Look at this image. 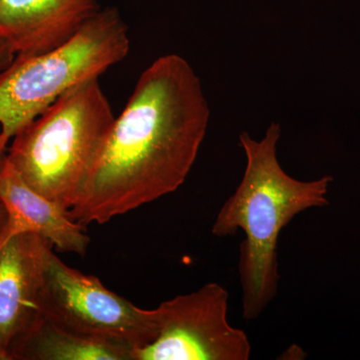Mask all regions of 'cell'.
<instances>
[{
    "instance_id": "cell-1",
    "label": "cell",
    "mask_w": 360,
    "mask_h": 360,
    "mask_svg": "<svg viewBox=\"0 0 360 360\" xmlns=\"http://www.w3.org/2000/svg\"><path fill=\"white\" fill-rule=\"evenodd\" d=\"M210 106L200 77L177 54L141 73L115 118L68 217L104 224L176 191L205 139Z\"/></svg>"
},
{
    "instance_id": "cell-2",
    "label": "cell",
    "mask_w": 360,
    "mask_h": 360,
    "mask_svg": "<svg viewBox=\"0 0 360 360\" xmlns=\"http://www.w3.org/2000/svg\"><path fill=\"white\" fill-rule=\"evenodd\" d=\"M281 125L270 123L264 139L239 135L246 158L245 174L236 191L220 208L213 236H233L241 229L238 274L243 290V316L253 321L269 307L278 290L277 245L281 231L296 215L309 208L329 205L333 179L324 175L303 181L284 172L277 160Z\"/></svg>"
},
{
    "instance_id": "cell-3",
    "label": "cell",
    "mask_w": 360,
    "mask_h": 360,
    "mask_svg": "<svg viewBox=\"0 0 360 360\" xmlns=\"http://www.w3.org/2000/svg\"><path fill=\"white\" fill-rule=\"evenodd\" d=\"M99 78L59 97L11 139L7 160L26 184L70 210L115 122Z\"/></svg>"
},
{
    "instance_id": "cell-4",
    "label": "cell",
    "mask_w": 360,
    "mask_h": 360,
    "mask_svg": "<svg viewBox=\"0 0 360 360\" xmlns=\"http://www.w3.org/2000/svg\"><path fill=\"white\" fill-rule=\"evenodd\" d=\"M129 27L116 7L101 8L70 40L37 56H15L0 73V127L8 146L37 116L77 85L127 58Z\"/></svg>"
},
{
    "instance_id": "cell-5",
    "label": "cell",
    "mask_w": 360,
    "mask_h": 360,
    "mask_svg": "<svg viewBox=\"0 0 360 360\" xmlns=\"http://www.w3.org/2000/svg\"><path fill=\"white\" fill-rule=\"evenodd\" d=\"M39 314L78 335L113 341L132 350L146 347L158 331V309H143L113 292L96 276L66 265L45 248Z\"/></svg>"
},
{
    "instance_id": "cell-6",
    "label": "cell",
    "mask_w": 360,
    "mask_h": 360,
    "mask_svg": "<svg viewBox=\"0 0 360 360\" xmlns=\"http://www.w3.org/2000/svg\"><path fill=\"white\" fill-rule=\"evenodd\" d=\"M229 291L217 283L175 296L158 309L155 340L134 360H248L251 345L227 319Z\"/></svg>"
},
{
    "instance_id": "cell-7",
    "label": "cell",
    "mask_w": 360,
    "mask_h": 360,
    "mask_svg": "<svg viewBox=\"0 0 360 360\" xmlns=\"http://www.w3.org/2000/svg\"><path fill=\"white\" fill-rule=\"evenodd\" d=\"M49 241L33 233L0 231V354L13 352L39 317L42 262Z\"/></svg>"
},
{
    "instance_id": "cell-8",
    "label": "cell",
    "mask_w": 360,
    "mask_h": 360,
    "mask_svg": "<svg viewBox=\"0 0 360 360\" xmlns=\"http://www.w3.org/2000/svg\"><path fill=\"white\" fill-rule=\"evenodd\" d=\"M101 8L98 0H0V39L15 56H37L72 39Z\"/></svg>"
},
{
    "instance_id": "cell-9",
    "label": "cell",
    "mask_w": 360,
    "mask_h": 360,
    "mask_svg": "<svg viewBox=\"0 0 360 360\" xmlns=\"http://www.w3.org/2000/svg\"><path fill=\"white\" fill-rule=\"evenodd\" d=\"M0 203L6 212L4 231L7 234H37L65 252H86L90 238L84 225L28 186L7 160L0 170Z\"/></svg>"
},
{
    "instance_id": "cell-10",
    "label": "cell",
    "mask_w": 360,
    "mask_h": 360,
    "mask_svg": "<svg viewBox=\"0 0 360 360\" xmlns=\"http://www.w3.org/2000/svg\"><path fill=\"white\" fill-rule=\"evenodd\" d=\"M132 354L127 345L71 333L39 315L13 360H134Z\"/></svg>"
},
{
    "instance_id": "cell-11",
    "label": "cell",
    "mask_w": 360,
    "mask_h": 360,
    "mask_svg": "<svg viewBox=\"0 0 360 360\" xmlns=\"http://www.w3.org/2000/svg\"><path fill=\"white\" fill-rule=\"evenodd\" d=\"M14 58L15 53L11 47L7 44L6 40L0 39V73L11 65Z\"/></svg>"
},
{
    "instance_id": "cell-12",
    "label": "cell",
    "mask_w": 360,
    "mask_h": 360,
    "mask_svg": "<svg viewBox=\"0 0 360 360\" xmlns=\"http://www.w3.org/2000/svg\"><path fill=\"white\" fill-rule=\"evenodd\" d=\"M7 148L8 146L4 141L2 139L1 127H0V170L2 169L4 165H6L7 160Z\"/></svg>"
},
{
    "instance_id": "cell-13",
    "label": "cell",
    "mask_w": 360,
    "mask_h": 360,
    "mask_svg": "<svg viewBox=\"0 0 360 360\" xmlns=\"http://www.w3.org/2000/svg\"><path fill=\"white\" fill-rule=\"evenodd\" d=\"M6 222V212L4 206L0 203V231L4 229V224Z\"/></svg>"
},
{
    "instance_id": "cell-14",
    "label": "cell",
    "mask_w": 360,
    "mask_h": 360,
    "mask_svg": "<svg viewBox=\"0 0 360 360\" xmlns=\"http://www.w3.org/2000/svg\"><path fill=\"white\" fill-rule=\"evenodd\" d=\"M0 360H2V359H1V354H0Z\"/></svg>"
}]
</instances>
